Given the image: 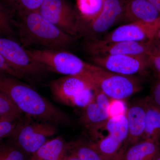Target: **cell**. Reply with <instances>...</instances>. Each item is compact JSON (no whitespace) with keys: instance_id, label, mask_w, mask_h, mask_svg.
<instances>
[{"instance_id":"28","label":"cell","mask_w":160,"mask_h":160,"mask_svg":"<svg viewBox=\"0 0 160 160\" xmlns=\"http://www.w3.org/2000/svg\"><path fill=\"white\" fill-rule=\"evenodd\" d=\"M0 72L9 74L20 79L17 73L9 66L6 60L0 54Z\"/></svg>"},{"instance_id":"12","label":"cell","mask_w":160,"mask_h":160,"mask_svg":"<svg viewBox=\"0 0 160 160\" xmlns=\"http://www.w3.org/2000/svg\"><path fill=\"white\" fill-rule=\"evenodd\" d=\"M151 41L105 43L99 40H91L87 43L86 49L92 56L110 55H148L150 49Z\"/></svg>"},{"instance_id":"5","label":"cell","mask_w":160,"mask_h":160,"mask_svg":"<svg viewBox=\"0 0 160 160\" xmlns=\"http://www.w3.org/2000/svg\"><path fill=\"white\" fill-rule=\"evenodd\" d=\"M0 54L20 79L40 80L48 70L29 55L21 43L0 37Z\"/></svg>"},{"instance_id":"19","label":"cell","mask_w":160,"mask_h":160,"mask_svg":"<svg viewBox=\"0 0 160 160\" xmlns=\"http://www.w3.org/2000/svg\"><path fill=\"white\" fill-rule=\"evenodd\" d=\"M45 0H0L13 18L26 12L37 11Z\"/></svg>"},{"instance_id":"1","label":"cell","mask_w":160,"mask_h":160,"mask_svg":"<svg viewBox=\"0 0 160 160\" xmlns=\"http://www.w3.org/2000/svg\"><path fill=\"white\" fill-rule=\"evenodd\" d=\"M21 79L0 72V92L13 102L23 114L58 126L70 125L69 115Z\"/></svg>"},{"instance_id":"16","label":"cell","mask_w":160,"mask_h":160,"mask_svg":"<svg viewBox=\"0 0 160 160\" xmlns=\"http://www.w3.org/2000/svg\"><path fill=\"white\" fill-rule=\"evenodd\" d=\"M160 154L159 142L144 139L126 149L120 160H154Z\"/></svg>"},{"instance_id":"4","label":"cell","mask_w":160,"mask_h":160,"mask_svg":"<svg viewBox=\"0 0 160 160\" xmlns=\"http://www.w3.org/2000/svg\"><path fill=\"white\" fill-rule=\"evenodd\" d=\"M49 89L56 101L66 106L82 109L94 100L98 90L88 79L78 76H65L53 80Z\"/></svg>"},{"instance_id":"11","label":"cell","mask_w":160,"mask_h":160,"mask_svg":"<svg viewBox=\"0 0 160 160\" xmlns=\"http://www.w3.org/2000/svg\"><path fill=\"white\" fill-rule=\"evenodd\" d=\"M111 101L98 89L94 100L83 108L81 121L92 136H95L98 130L105 128L111 117L109 109Z\"/></svg>"},{"instance_id":"10","label":"cell","mask_w":160,"mask_h":160,"mask_svg":"<svg viewBox=\"0 0 160 160\" xmlns=\"http://www.w3.org/2000/svg\"><path fill=\"white\" fill-rule=\"evenodd\" d=\"M160 29V19L154 22H136L118 27L99 40L103 42H148L155 38Z\"/></svg>"},{"instance_id":"18","label":"cell","mask_w":160,"mask_h":160,"mask_svg":"<svg viewBox=\"0 0 160 160\" xmlns=\"http://www.w3.org/2000/svg\"><path fill=\"white\" fill-rule=\"evenodd\" d=\"M146 105V127L144 139L160 141V107L154 104L149 97L145 99Z\"/></svg>"},{"instance_id":"6","label":"cell","mask_w":160,"mask_h":160,"mask_svg":"<svg viewBox=\"0 0 160 160\" xmlns=\"http://www.w3.org/2000/svg\"><path fill=\"white\" fill-rule=\"evenodd\" d=\"M58 132L56 125L49 122L37 120L18 121L17 126L9 138L24 152L32 156Z\"/></svg>"},{"instance_id":"14","label":"cell","mask_w":160,"mask_h":160,"mask_svg":"<svg viewBox=\"0 0 160 160\" xmlns=\"http://www.w3.org/2000/svg\"><path fill=\"white\" fill-rule=\"evenodd\" d=\"M122 18L129 23L154 22L160 19V13L149 0H124Z\"/></svg>"},{"instance_id":"30","label":"cell","mask_w":160,"mask_h":160,"mask_svg":"<svg viewBox=\"0 0 160 160\" xmlns=\"http://www.w3.org/2000/svg\"><path fill=\"white\" fill-rule=\"evenodd\" d=\"M68 152H69V153H67H67L62 160H79L75 154H74L72 152H71L69 151H68Z\"/></svg>"},{"instance_id":"32","label":"cell","mask_w":160,"mask_h":160,"mask_svg":"<svg viewBox=\"0 0 160 160\" xmlns=\"http://www.w3.org/2000/svg\"><path fill=\"white\" fill-rule=\"evenodd\" d=\"M155 38L160 40V29L158 30V32L156 35Z\"/></svg>"},{"instance_id":"3","label":"cell","mask_w":160,"mask_h":160,"mask_svg":"<svg viewBox=\"0 0 160 160\" xmlns=\"http://www.w3.org/2000/svg\"><path fill=\"white\" fill-rule=\"evenodd\" d=\"M26 49L32 58L48 71L65 76L82 77L92 82V73L98 67L94 64L84 62L77 56L66 50Z\"/></svg>"},{"instance_id":"7","label":"cell","mask_w":160,"mask_h":160,"mask_svg":"<svg viewBox=\"0 0 160 160\" xmlns=\"http://www.w3.org/2000/svg\"><path fill=\"white\" fill-rule=\"evenodd\" d=\"M92 82L112 100L124 101L142 89L141 83L133 76L113 73L98 66L92 75Z\"/></svg>"},{"instance_id":"8","label":"cell","mask_w":160,"mask_h":160,"mask_svg":"<svg viewBox=\"0 0 160 160\" xmlns=\"http://www.w3.org/2000/svg\"><path fill=\"white\" fill-rule=\"evenodd\" d=\"M38 12L59 29L75 38L82 33L83 24L66 0H45Z\"/></svg>"},{"instance_id":"13","label":"cell","mask_w":160,"mask_h":160,"mask_svg":"<svg viewBox=\"0 0 160 160\" xmlns=\"http://www.w3.org/2000/svg\"><path fill=\"white\" fill-rule=\"evenodd\" d=\"M123 11L124 0H104L100 14L83 28L82 32L92 36L106 32L122 18Z\"/></svg>"},{"instance_id":"23","label":"cell","mask_w":160,"mask_h":160,"mask_svg":"<svg viewBox=\"0 0 160 160\" xmlns=\"http://www.w3.org/2000/svg\"><path fill=\"white\" fill-rule=\"evenodd\" d=\"M31 157L9 138L0 141V160H30Z\"/></svg>"},{"instance_id":"26","label":"cell","mask_w":160,"mask_h":160,"mask_svg":"<svg viewBox=\"0 0 160 160\" xmlns=\"http://www.w3.org/2000/svg\"><path fill=\"white\" fill-rule=\"evenodd\" d=\"M151 67L160 75V40L155 38L151 41L148 53Z\"/></svg>"},{"instance_id":"31","label":"cell","mask_w":160,"mask_h":160,"mask_svg":"<svg viewBox=\"0 0 160 160\" xmlns=\"http://www.w3.org/2000/svg\"><path fill=\"white\" fill-rule=\"evenodd\" d=\"M160 13V0H149Z\"/></svg>"},{"instance_id":"2","label":"cell","mask_w":160,"mask_h":160,"mask_svg":"<svg viewBox=\"0 0 160 160\" xmlns=\"http://www.w3.org/2000/svg\"><path fill=\"white\" fill-rule=\"evenodd\" d=\"M19 40L23 47L66 50L76 38L59 29L38 12H26L14 18Z\"/></svg>"},{"instance_id":"29","label":"cell","mask_w":160,"mask_h":160,"mask_svg":"<svg viewBox=\"0 0 160 160\" xmlns=\"http://www.w3.org/2000/svg\"><path fill=\"white\" fill-rule=\"evenodd\" d=\"M149 99L155 105L160 107V80L155 85Z\"/></svg>"},{"instance_id":"22","label":"cell","mask_w":160,"mask_h":160,"mask_svg":"<svg viewBox=\"0 0 160 160\" xmlns=\"http://www.w3.org/2000/svg\"><path fill=\"white\" fill-rule=\"evenodd\" d=\"M0 37L8 38L20 42L14 18L1 2Z\"/></svg>"},{"instance_id":"21","label":"cell","mask_w":160,"mask_h":160,"mask_svg":"<svg viewBox=\"0 0 160 160\" xmlns=\"http://www.w3.org/2000/svg\"><path fill=\"white\" fill-rule=\"evenodd\" d=\"M105 128L111 135L123 143L127 142L129 135L128 125L126 112L111 117Z\"/></svg>"},{"instance_id":"20","label":"cell","mask_w":160,"mask_h":160,"mask_svg":"<svg viewBox=\"0 0 160 160\" xmlns=\"http://www.w3.org/2000/svg\"><path fill=\"white\" fill-rule=\"evenodd\" d=\"M68 150L75 154L79 160H108L100 153L93 142L77 141L68 144Z\"/></svg>"},{"instance_id":"27","label":"cell","mask_w":160,"mask_h":160,"mask_svg":"<svg viewBox=\"0 0 160 160\" xmlns=\"http://www.w3.org/2000/svg\"><path fill=\"white\" fill-rule=\"evenodd\" d=\"M20 119L0 118V141L11 136Z\"/></svg>"},{"instance_id":"25","label":"cell","mask_w":160,"mask_h":160,"mask_svg":"<svg viewBox=\"0 0 160 160\" xmlns=\"http://www.w3.org/2000/svg\"><path fill=\"white\" fill-rule=\"evenodd\" d=\"M23 114L8 97L0 92V118L19 120L22 118Z\"/></svg>"},{"instance_id":"17","label":"cell","mask_w":160,"mask_h":160,"mask_svg":"<svg viewBox=\"0 0 160 160\" xmlns=\"http://www.w3.org/2000/svg\"><path fill=\"white\" fill-rule=\"evenodd\" d=\"M68 148V144L60 137L48 140L31 156L30 160H62Z\"/></svg>"},{"instance_id":"15","label":"cell","mask_w":160,"mask_h":160,"mask_svg":"<svg viewBox=\"0 0 160 160\" xmlns=\"http://www.w3.org/2000/svg\"><path fill=\"white\" fill-rule=\"evenodd\" d=\"M128 125V141L130 145L143 140L146 127V111L145 100H140L126 109Z\"/></svg>"},{"instance_id":"33","label":"cell","mask_w":160,"mask_h":160,"mask_svg":"<svg viewBox=\"0 0 160 160\" xmlns=\"http://www.w3.org/2000/svg\"><path fill=\"white\" fill-rule=\"evenodd\" d=\"M154 160H160V154Z\"/></svg>"},{"instance_id":"24","label":"cell","mask_w":160,"mask_h":160,"mask_svg":"<svg viewBox=\"0 0 160 160\" xmlns=\"http://www.w3.org/2000/svg\"><path fill=\"white\" fill-rule=\"evenodd\" d=\"M77 2L82 19L89 22L102 11L104 0H77Z\"/></svg>"},{"instance_id":"9","label":"cell","mask_w":160,"mask_h":160,"mask_svg":"<svg viewBox=\"0 0 160 160\" xmlns=\"http://www.w3.org/2000/svg\"><path fill=\"white\" fill-rule=\"evenodd\" d=\"M91 60L94 65L107 71L123 75L133 76L151 67L148 55L93 56Z\"/></svg>"}]
</instances>
